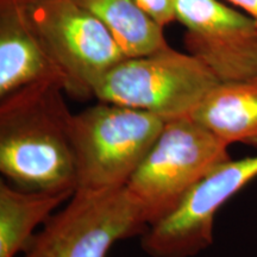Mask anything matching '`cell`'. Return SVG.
I'll use <instances>...</instances> for the list:
<instances>
[{
    "label": "cell",
    "instance_id": "cell-11",
    "mask_svg": "<svg viewBox=\"0 0 257 257\" xmlns=\"http://www.w3.org/2000/svg\"><path fill=\"white\" fill-rule=\"evenodd\" d=\"M74 194L23 189L0 184V257H17L36 234V229Z\"/></svg>",
    "mask_w": 257,
    "mask_h": 257
},
{
    "label": "cell",
    "instance_id": "cell-14",
    "mask_svg": "<svg viewBox=\"0 0 257 257\" xmlns=\"http://www.w3.org/2000/svg\"><path fill=\"white\" fill-rule=\"evenodd\" d=\"M229 4L242 10L246 15L250 16L257 24V0H225Z\"/></svg>",
    "mask_w": 257,
    "mask_h": 257
},
{
    "label": "cell",
    "instance_id": "cell-6",
    "mask_svg": "<svg viewBox=\"0 0 257 257\" xmlns=\"http://www.w3.org/2000/svg\"><path fill=\"white\" fill-rule=\"evenodd\" d=\"M34 22L42 43L66 80V93L94 96L108 70L127 59L110 30L72 0H38Z\"/></svg>",
    "mask_w": 257,
    "mask_h": 257
},
{
    "label": "cell",
    "instance_id": "cell-1",
    "mask_svg": "<svg viewBox=\"0 0 257 257\" xmlns=\"http://www.w3.org/2000/svg\"><path fill=\"white\" fill-rule=\"evenodd\" d=\"M63 85L38 81L2 98L0 170L31 191H76L73 113Z\"/></svg>",
    "mask_w": 257,
    "mask_h": 257
},
{
    "label": "cell",
    "instance_id": "cell-2",
    "mask_svg": "<svg viewBox=\"0 0 257 257\" xmlns=\"http://www.w3.org/2000/svg\"><path fill=\"white\" fill-rule=\"evenodd\" d=\"M166 121L150 112L104 101L73 114L75 193L126 187Z\"/></svg>",
    "mask_w": 257,
    "mask_h": 257
},
{
    "label": "cell",
    "instance_id": "cell-5",
    "mask_svg": "<svg viewBox=\"0 0 257 257\" xmlns=\"http://www.w3.org/2000/svg\"><path fill=\"white\" fill-rule=\"evenodd\" d=\"M148 220L126 187L74 193L32 237L22 257H108L119 240L146 232Z\"/></svg>",
    "mask_w": 257,
    "mask_h": 257
},
{
    "label": "cell",
    "instance_id": "cell-4",
    "mask_svg": "<svg viewBox=\"0 0 257 257\" xmlns=\"http://www.w3.org/2000/svg\"><path fill=\"white\" fill-rule=\"evenodd\" d=\"M227 149L226 143L192 117L167 120L126 185L148 225L170 213L193 186L230 160Z\"/></svg>",
    "mask_w": 257,
    "mask_h": 257
},
{
    "label": "cell",
    "instance_id": "cell-13",
    "mask_svg": "<svg viewBox=\"0 0 257 257\" xmlns=\"http://www.w3.org/2000/svg\"><path fill=\"white\" fill-rule=\"evenodd\" d=\"M136 2L161 27L166 28L167 25L176 21V0H136Z\"/></svg>",
    "mask_w": 257,
    "mask_h": 257
},
{
    "label": "cell",
    "instance_id": "cell-7",
    "mask_svg": "<svg viewBox=\"0 0 257 257\" xmlns=\"http://www.w3.org/2000/svg\"><path fill=\"white\" fill-rule=\"evenodd\" d=\"M257 178V156L227 160L189 189L170 213L147 227L142 249L152 257H193L213 243L214 217Z\"/></svg>",
    "mask_w": 257,
    "mask_h": 257
},
{
    "label": "cell",
    "instance_id": "cell-10",
    "mask_svg": "<svg viewBox=\"0 0 257 257\" xmlns=\"http://www.w3.org/2000/svg\"><path fill=\"white\" fill-rule=\"evenodd\" d=\"M192 118L229 147L233 143L257 147V74L218 83Z\"/></svg>",
    "mask_w": 257,
    "mask_h": 257
},
{
    "label": "cell",
    "instance_id": "cell-9",
    "mask_svg": "<svg viewBox=\"0 0 257 257\" xmlns=\"http://www.w3.org/2000/svg\"><path fill=\"white\" fill-rule=\"evenodd\" d=\"M38 0H0V98L30 85L57 81L66 91L63 74L38 36L34 6Z\"/></svg>",
    "mask_w": 257,
    "mask_h": 257
},
{
    "label": "cell",
    "instance_id": "cell-12",
    "mask_svg": "<svg viewBox=\"0 0 257 257\" xmlns=\"http://www.w3.org/2000/svg\"><path fill=\"white\" fill-rule=\"evenodd\" d=\"M94 16L113 35L127 57L142 56L168 48L163 27L136 0H72Z\"/></svg>",
    "mask_w": 257,
    "mask_h": 257
},
{
    "label": "cell",
    "instance_id": "cell-3",
    "mask_svg": "<svg viewBox=\"0 0 257 257\" xmlns=\"http://www.w3.org/2000/svg\"><path fill=\"white\" fill-rule=\"evenodd\" d=\"M219 82L200 60L169 46L121 61L99 81L94 96L170 120L192 117Z\"/></svg>",
    "mask_w": 257,
    "mask_h": 257
},
{
    "label": "cell",
    "instance_id": "cell-8",
    "mask_svg": "<svg viewBox=\"0 0 257 257\" xmlns=\"http://www.w3.org/2000/svg\"><path fill=\"white\" fill-rule=\"evenodd\" d=\"M176 21L187 53L220 82L257 74V24L242 10L223 0H176Z\"/></svg>",
    "mask_w": 257,
    "mask_h": 257
}]
</instances>
